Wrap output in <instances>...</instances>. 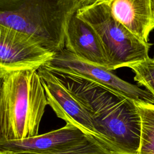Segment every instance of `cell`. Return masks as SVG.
Here are the masks:
<instances>
[{
    "mask_svg": "<svg viewBox=\"0 0 154 154\" xmlns=\"http://www.w3.org/2000/svg\"><path fill=\"white\" fill-rule=\"evenodd\" d=\"M51 71L88 112L111 151L138 153L141 120L135 102L78 76Z\"/></svg>",
    "mask_w": 154,
    "mask_h": 154,
    "instance_id": "6da1fadb",
    "label": "cell"
},
{
    "mask_svg": "<svg viewBox=\"0 0 154 154\" xmlns=\"http://www.w3.org/2000/svg\"><path fill=\"white\" fill-rule=\"evenodd\" d=\"M48 105L38 70L13 72L1 78L0 141L36 136Z\"/></svg>",
    "mask_w": 154,
    "mask_h": 154,
    "instance_id": "7a4b0ae2",
    "label": "cell"
},
{
    "mask_svg": "<svg viewBox=\"0 0 154 154\" xmlns=\"http://www.w3.org/2000/svg\"><path fill=\"white\" fill-rule=\"evenodd\" d=\"M79 0H0V25L26 32L54 52L65 47L71 18Z\"/></svg>",
    "mask_w": 154,
    "mask_h": 154,
    "instance_id": "3957f363",
    "label": "cell"
},
{
    "mask_svg": "<svg viewBox=\"0 0 154 154\" xmlns=\"http://www.w3.org/2000/svg\"><path fill=\"white\" fill-rule=\"evenodd\" d=\"M76 14L96 32L109 62V70L128 67L149 57L150 44L140 39L117 21L105 4L96 1L81 6Z\"/></svg>",
    "mask_w": 154,
    "mask_h": 154,
    "instance_id": "277c9868",
    "label": "cell"
},
{
    "mask_svg": "<svg viewBox=\"0 0 154 154\" xmlns=\"http://www.w3.org/2000/svg\"><path fill=\"white\" fill-rule=\"evenodd\" d=\"M44 67L93 81L137 103L154 104V97L147 90L124 81L111 70L79 58L65 48L55 52L53 59Z\"/></svg>",
    "mask_w": 154,
    "mask_h": 154,
    "instance_id": "5b68a950",
    "label": "cell"
},
{
    "mask_svg": "<svg viewBox=\"0 0 154 154\" xmlns=\"http://www.w3.org/2000/svg\"><path fill=\"white\" fill-rule=\"evenodd\" d=\"M55 54L31 35L0 25V78L13 72L38 70Z\"/></svg>",
    "mask_w": 154,
    "mask_h": 154,
    "instance_id": "8992f818",
    "label": "cell"
},
{
    "mask_svg": "<svg viewBox=\"0 0 154 154\" xmlns=\"http://www.w3.org/2000/svg\"><path fill=\"white\" fill-rule=\"evenodd\" d=\"M38 73L45 91L48 103L57 116L66 124L78 128L109 149L104 140L96 131L88 112L56 76L44 66L38 70Z\"/></svg>",
    "mask_w": 154,
    "mask_h": 154,
    "instance_id": "52a82bcc",
    "label": "cell"
},
{
    "mask_svg": "<svg viewBox=\"0 0 154 154\" xmlns=\"http://www.w3.org/2000/svg\"><path fill=\"white\" fill-rule=\"evenodd\" d=\"M91 137L70 124L34 137L0 141V152L12 154H49L76 145Z\"/></svg>",
    "mask_w": 154,
    "mask_h": 154,
    "instance_id": "ba28073f",
    "label": "cell"
},
{
    "mask_svg": "<svg viewBox=\"0 0 154 154\" xmlns=\"http://www.w3.org/2000/svg\"><path fill=\"white\" fill-rule=\"evenodd\" d=\"M64 46L66 49L79 58L109 69V62L96 32L76 14L67 25Z\"/></svg>",
    "mask_w": 154,
    "mask_h": 154,
    "instance_id": "9c48e42d",
    "label": "cell"
},
{
    "mask_svg": "<svg viewBox=\"0 0 154 154\" xmlns=\"http://www.w3.org/2000/svg\"><path fill=\"white\" fill-rule=\"evenodd\" d=\"M96 1L105 4L112 16L135 35L148 42L154 29V0Z\"/></svg>",
    "mask_w": 154,
    "mask_h": 154,
    "instance_id": "30bf717a",
    "label": "cell"
},
{
    "mask_svg": "<svg viewBox=\"0 0 154 154\" xmlns=\"http://www.w3.org/2000/svg\"><path fill=\"white\" fill-rule=\"evenodd\" d=\"M136 104L141 120L140 144L137 154H154V104Z\"/></svg>",
    "mask_w": 154,
    "mask_h": 154,
    "instance_id": "8fae6325",
    "label": "cell"
},
{
    "mask_svg": "<svg viewBox=\"0 0 154 154\" xmlns=\"http://www.w3.org/2000/svg\"><path fill=\"white\" fill-rule=\"evenodd\" d=\"M135 74L134 80L144 87L154 97V59H147L135 63L129 67Z\"/></svg>",
    "mask_w": 154,
    "mask_h": 154,
    "instance_id": "7c38bea8",
    "label": "cell"
},
{
    "mask_svg": "<svg viewBox=\"0 0 154 154\" xmlns=\"http://www.w3.org/2000/svg\"><path fill=\"white\" fill-rule=\"evenodd\" d=\"M49 154H115L93 138L60 152Z\"/></svg>",
    "mask_w": 154,
    "mask_h": 154,
    "instance_id": "4fadbf2b",
    "label": "cell"
},
{
    "mask_svg": "<svg viewBox=\"0 0 154 154\" xmlns=\"http://www.w3.org/2000/svg\"><path fill=\"white\" fill-rule=\"evenodd\" d=\"M96 0H79V2L81 4V6H82V5L90 4L93 2H94Z\"/></svg>",
    "mask_w": 154,
    "mask_h": 154,
    "instance_id": "5bb4252c",
    "label": "cell"
},
{
    "mask_svg": "<svg viewBox=\"0 0 154 154\" xmlns=\"http://www.w3.org/2000/svg\"><path fill=\"white\" fill-rule=\"evenodd\" d=\"M0 154H12L8 152H0Z\"/></svg>",
    "mask_w": 154,
    "mask_h": 154,
    "instance_id": "9a60e30c",
    "label": "cell"
}]
</instances>
